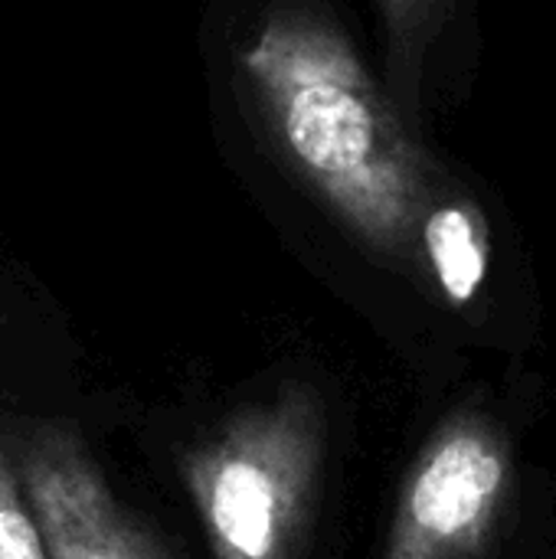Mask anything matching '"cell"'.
<instances>
[{
    "instance_id": "cell-5",
    "label": "cell",
    "mask_w": 556,
    "mask_h": 559,
    "mask_svg": "<svg viewBox=\"0 0 556 559\" xmlns=\"http://www.w3.org/2000/svg\"><path fill=\"white\" fill-rule=\"evenodd\" d=\"M492 265V229L482 203L439 177L419 226V269L416 275L436 288L452 308L465 311L478 301Z\"/></svg>"
},
{
    "instance_id": "cell-7",
    "label": "cell",
    "mask_w": 556,
    "mask_h": 559,
    "mask_svg": "<svg viewBox=\"0 0 556 559\" xmlns=\"http://www.w3.org/2000/svg\"><path fill=\"white\" fill-rule=\"evenodd\" d=\"M0 559H52L3 439H0Z\"/></svg>"
},
{
    "instance_id": "cell-8",
    "label": "cell",
    "mask_w": 556,
    "mask_h": 559,
    "mask_svg": "<svg viewBox=\"0 0 556 559\" xmlns=\"http://www.w3.org/2000/svg\"><path fill=\"white\" fill-rule=\"evenodd\" d=\"M3 328H7V311L0 308V331H3Z\"/></svg>"
},
{
    "instance_id": "cell-6",
    "label": "cell",
    "mask_w": 556,
    "mask_h": 559,
    "mask_svg": "<svg viewBox=\"0 0 556 559\" xmlns=\"http://www.w3.org/2000/svg\"><path fill=\"white\" fill-rule=\"evenodd\" d=\"M387 26V79L400 111L423 115V75L429 49L446 23L449 0H380Z\"/></svg>"
},
{
    "instance_id": "cell-3",
    "label": "cell",
    "mask_w": 556,
    "mask_h": 559,
    "mask_svg": "<svg viewBox=\"0 0 556 559\" xmlns=\"http://www.w3.org/2000/svg\"><path fill=\"white\" fill-rule=\"evenodd\" d=\"M514 498V449L505 426L452 409L410 462L380 559H488Z\"/></svg>"
},
{
    "instance_id": "cell-1",
    "label": "cell",
    "mask_w": 556,
    "mask_h": 559,
    "mask_svg": "<svg viewBox=\"0 0 556 559\" xmlns=\"http://www.w3.org/2000/svg\"><path fill=\"white\" fill-rule=\"evenodd\" d=\"M242 72L292 174L374 259L416 275L439 170L341 26L308 0H275Z\"/></svg>"
},
{
    "instance_id": "cell-4",
    "label": "cell",
    "mask_w": 556,
    "mask_h": 559,
    "mask_svg": "<svg viewBox=\"0 0 556 559\" xmlns=\"http://www.w3.org/2000/svg\"><path fill=\"white\" fill-rule=\"evenodd\" d=\"M52 559H180L167 537L108 481L72 419H16L0 429Z\"/></svg>"
},
{
    "instance_id": "cell-2",
    "label": "cell",
    "mask_w": 556,
    "mask_h": 559,
    "mask_svg": "<svg viewBox=\"0 0 556 559\" xmlns=\"http://www.w3.org/2000/svg\"><path fill=\"white\" fill-rule=\"evenodd\" d=\"M328 403L308 380L233 409L177 452L213 559H305L328 468Z\"/></svg>"
}]
</instances>
